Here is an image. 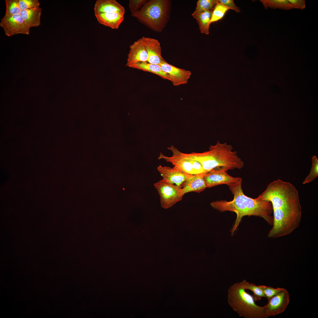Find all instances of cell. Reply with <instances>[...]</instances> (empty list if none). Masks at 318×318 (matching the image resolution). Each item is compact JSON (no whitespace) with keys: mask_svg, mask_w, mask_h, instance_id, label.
<instances>
[{"mask_svg":"<svg viewBox=\"0 0 318 318\" xmlns=\"http://www.w3.org/2000/svg\"><path fill=\"white\" fill-rule=\"evenodd\" d=\"M256 198L269 201L272 205L274 221L268 237L276 238L289 235L298 227L301 207L298 191L290 182L280 179L274 180Z\"/></svg>","mask_w":318,"mask_h":318,"instance_id":"1","label":"cell"},{"mask_svg":"<svg viewBox=\"0 0 318 318\" xmlns=\"http://www.w3.org/2000/svg\"><path fill=\"white\" fill-rule=\"evenodd\" d=\"M241 185L242 179L228 185L233 195L232 201H216L210 204L213 208L221 212L230 211L236 213V218L230 230L232 236L237 230L242 218L245 216H259L263 218L269 225H272L273 224L271 203L247 196L243 193Z\"/></svg>","mask_w":318,"mask_h":318,"instance_id":"2","label":"cell"},{"mask_svg":"<svg viewBox=\"0 0 318 318\" xmlns=\"http://www.w3.org/2000/svg\"><path fill=\"white\" fill-rule=\"evenodd\" d=\"M184 157L199 162L207 172L212 170L227 171L235 169H240L244 167L243 161L233 151V147L226 143L217 141L211 145L208 151L203 153H186L181 152Z\"/></svg>","mask_w":318,"mask_h":318,"instance_id":"3","label":"cell"},{"mask_svg":"<svg viewBox=\"0 0 318 318\" xmlns=\"http://www.w3.org/2000/svg\"><path fill=\"white\" fill-rule=\"evenodd\" d=\"M171 1L169 0H150L131 16L153 31L161 32L170 18Z\"/></svg>","mask_w":318,"mask_h":318,"instance_id":"4","label":"cell"},{"mask_svg":"<svg viewBox=\"0 0 318 318\" xmlns=\"http://www.w3.org/2000/svg\"><path fill=\"white\" fill-rule=\"evenodd\" d=\"M228 302L240 317L245 318H266L263 307L257 305L253 296L246 291L242 281L230 286Z\"/></svg>","mask_w":318,"mask_h":318,"instance_id":"5","label":"cell"},{"mask_svg":"<svg viewBox=\"0 0 318 318\" xmlns=\"http://www.w3.org/2000/svg\"><path fill=\"white\" fill-rule=\"evenodd\" d=\"M173 153L172 156H166L160 153L158 159H163L170 163L174 167L188 174L192 175L203 174L205 171L201 163L197 161L184 156L177 148L173 145L168 148Z\"/></svg>","mask_w":318,"mask_h":318,"instance_id":"6","label":"cell"},{"mask_svg":"<svg viewBox=\"0 0 318 318\" xmlns=\"http://www.w3.org/2000/svg\"><path fill=\"white\" fill-rule=\"evenodd\" d=\"M159 194L161 207L166 209L182 200L184 195L181 187L161 180L154 184Z\"/></svg>","mask_w":318,"mask_h":318,"instance_id":"7","label":"cell"},{"mask_svg":"<svg viewBox=\"0 0 318 318\" xmlns=\"http://www.w3.org/2000/svg\"><path fill=\"white\" fill-rule=\"evenodd\" d=\"M0 26L5 35L10 37L19 34L29 35L30 28L27 25L20 14L9 17H4L1 20Z\"/></svg>","mask_w":318,"mask_h":318,"instance_id":"8","label":"cell"},{"mask_svg":"<svg viewBox=\"0 0 318 318\" xmlns=\"http://www.w3.org/2000/svg\"><path fill=\"white\" fill-rule=\"evenodd\" d=\"M268 304L263 306L266 318L282 313L289 302V294L284 289L268 300Z\"/></svg>","mask_w":318,"mask_h":318,"instance_id":"9","label":"cell"},{"mask_svg":"<svg viewBox=\"0 0 318 318\" xmlns=\"http://www.w3.org/2000/svg\"><path fill=\"white\" fill-rule=\"evenodd\" d=\"M160 65L163 71L168 75L169 80L175 86L187 84L191 75L190 71L178 68L166 61Z\"/></svg>","mask_w":318,"mask_h":318,"instance_id":"10","label":"cell"},{"mask_svg":"<svg viewBox=\"0 0 318 318\" xmlns=\"http://www.w3.org/2000/svg\"><path fill=\"white\" fill-rule=\"evenodd\" d=\"M203 177L207 188H210L221 185H228L239 181L241 178L234 177L229 175L227 171L212 170L204 174Z\"/></svg>","mask_w":318,"mask_h":318,"instance_id":"11","label":"cell"},{"mask_svg":"<svg viewBox=\"0 0 318 318\" xmlns=\"http://www.w3.org/2000/svg\"><path fill=\"white\" fill-rule=\"evenodd\" d=\"M157 170L162 179L180 187L185 181L194 175L188 174L174 167L171 168L159 165Z\"/></svg>","mask_w":318,"mask_h":318,"instance_id":"12","label":"cell"},{"mask_svg":"<svg viewBox=\"0 0 318 318\" xmlns=\"http://www.w3.org/2000/svg\"><path fill=\"white\" fill-rule=\"evenodd\" d=\"M141 38L148 54V62L160 65L165 62L162 56L161 47L158 40L145 37Z\"/></svg>","mask_w":318,"mask_h":318,"instance_id":"13","label":"cell"},{"mask_svg":"<svg viewBox=\"0 0 318 318\" xmlns=\"http://www.w3.org/2000/svg\"><path fill=\"white\" fill-rule=\"evenodd\" d=\"M148 54L142 38L134 42L129 47L126 66L141 62H147Z\"/></svg>","mask_w":318,"mask_h":318,"instance_id":"14","label":"cell"},{"mask_svg":"<svg viewBox=\"0 0 318 318\" xmlns=\"http://www.w3.org/2000/svg\"><path fill=\"white\" fill-rule=\"evenodd\" d=\"M95 15L120 12L125 14L124 8L115 0H97L94 8Z\"/></svg>","mask_w":318,"mask_h":318,"instance_id":"15","label":"cell"},{"mask_svg":"<svg viewBox=\"0 0 318 318\" xmlns=\"http://www.w3.org/2000/svg\"><path fill=\"white\" fill-rule=\"evenodd\" d=\"M204 174L194 175L185 181L181 187L183 194L191 192L199 193L207 188Z\"/></svg>","mask_w":318,"mask_h":318,"instance_id":"16","label":"cell"},{"mask_svg":"<svg viewBox=\"0 0 318 318\" xmlns=\"http://www.w3.org/2000/svg\"><path fill=\"white\" fill-rule=\"evenodd\" d=\"M124 13L114 12L95 15L100 24L113 29H118L124 20Z\"/></svg>","mask_w":318,"mask_h":318,"instance_id":"17","label":"cell"},{"mask_svg":"<svg viewBox=\"0 0 318 318\" xmlns=\"http://www.w3.org/2000/svg\"><path fill=\"white\" fill-rule=\"evenodd\" d=\"M42 9L39 7L21 11L20 13L27 25L30 28L40 24Z\"/></svg>","mask_w":318,"mask_h":318,"instance_id":"18","label":"cell"},{"mask_svg":"<svg viewBox=\"0 0 318 318\" xmlns=\"http://www.w3.org/2000/svg\"><path fill=\"white\" fill-rule=\"evenodd\" d=\"M128 67L149 72L158 75L164 79L169 80L168 75L163 71L159 65L150 63L148 62H141L130 64Z\"/></svg>","mask_w":318,"mask_h":318,"instance_id":"19","label":"cell"},{"mask_svg":"<svg viewBox=\"0 0 318 318\" xmlns=\"http://www.w3.org/2000/svg\"><path fill=\"white\" fill-rule=\"evenodd\" d=\"M212 11L204 12L200 14L192 15L197 21L200 32L208 35Z\"/></svg>","mask_w":318,"mask_h":318,"instance_id":"20","label":"cell"},{"mask_svg":"<svg viewBox=\"0 0 318 318\" xmlns=\"http://www.w3.org/2000/svg\"><path fill=\"white\" fill-rule=\"evenodd\" d=\"M218 0H198L192 15L198 14L206 11H213Z\"/></svg>","mask_w":318,"mask_h":318,"instance_id":"21","label":"cell"},{"mask_svg":"<svg viewBox=\"0 0 318 318\" xmlns=\"http://www.w3.org/2000/svg\"><path fill=\"white\" fill-rule=\"evenodd\" d=\"M244 288L246 289L251 291L253 293V296L255 301L260 300L261 298L265 297L263 292L259 286L250 283L244 279L241 281Z\"/></svg>","mask_w":318,"mask_h":318,"instance_id":"22","label":"cell"},{"mask_svg":"<svg viewBox=\"0 0 318 318\" xmlns=\"http://www.w3.org/2000/svg\"><path fill=\"white\" fill-rule=\"evenodd\" d=\"M265 8L268 7L279 8L285 9L292 8L288 1L286 0H260Z\"/></svg>","mask_w":318,"mask_h":318,"instance_id":"23","label":"cell"},{"mask_svg":"<svg viewBox=\"0 0 318 318\" xmlns=\"http://www.w3.org/2000/svg\"><path fill=\"white\" fill-rule=\"evenodd\" d=\"M6 10L4 17H9L13 15L20 14L21 9L17 0H5Z\"/></svg>","mask_w":318,"mask_h":318,"instance_id":"24","label":"cell"},{"mask_svg":"<svg viewBox=\"0 0 318 318\" xmlns=\"http://www.w3.org/2000/svg\"><path fill=\"white\" fill-rule=\"evenodd\" d=\"M229 9L228 8L218 2V1L212 11L210 24L217 21L222 18Z\"/></svg>","mask_w":318,"mask_h":318,"instance_id":"25","label":"cell"},{"mask_svg":"<svg viewBox=\"0 0 318 318\" xmlns=\"http://www.w3.org/2000/svg\"><path fill=\"white\" fill-rule=\"evenodd\" d=\"M312 165L311 171L308 175L306 177L303 181L304 184L314 180L318 176V159L316 156H314L312 158Z\"/></svg>","mask_w":318,"mask_h":318,"instance_id":"26","label":"cell"},{"mask_svg":"<svg viewBox=\"0 0 318 318\" xmlns=\"http://www.w3.org/2000/svg\"><path fill=\"white\" fill-rule=\"evenodd\" d=\"M17 1L21 11L39 7L38 0H17Z\"/></svg>","mask_w":318,"mask_h":318,"instance_id":"27","label":"cell"},{"mask_svg":"<svg viewBox=\"0 0 318 318\" xmlns=\"http://www.w3.org/2000/svg\"><path fill=\"white\" fill-rule=\"evenodd\" d=\"M265 297L268 300L274 296L279 292L283 291L284 288H274L269 286L265 285H259Z\"/></svg>","mask_w":318,"mask_h":318,"instance_id":"28","label":"cell"},{"mask_svg":"<svg viewBox=\"0 0 318 318\" xmlns=\"http://www.w3.org/2000/svg\"><path fill=\"white\" fill-rule=\"evenodd\" d=\"M147 0H129L128 7L131 14L138 11L148 1Z\"/></svg>","mask_w":318,"mask_h":318,"instance_id":"29","label":"cell"},{"mask_svg":"<svg viewBox=\"0 0 318 318\" xmlns=\"http://www.w3.org/2000/svg\"><path fill=\"white\" fill-rule=\"evenodd\" d=\"M218 1L229 9L233 10L237 13L241 11L240 8L236 5L233 0H218Z\"/></svg>","mask_w":318,"mask_h":318,"instance_id":"30","label":"cell"},{"mask_svg":"<svg viewBox=\"0 0 318 318\" xmlns=\"http://www.w3.org/2000/svg\"><path fill=\"white\" fill-rule=\"evenodd\" d=\"M293 8L303 9L305 8L304 1L300 0H288Z\"/></svg>","mask_w":318,"mask_h":318,"instance_id":"31","label":"cell"}]
</instances>
